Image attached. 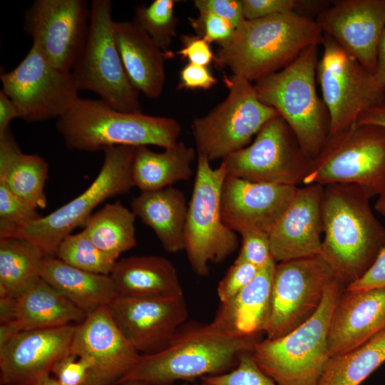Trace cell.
I'll list each match as a JSON object with an SVG mask.
<instances>
[{
    "instance_id": "obj_4",
    "label": "cell",
    "mask_w": 385,
    "mask_h": 385,
    "mask_svg": "<svg viewBox=\"0 0 385 385\" xmlns=\"http://www.w3.org/2000/svg\"><path fill=\"white\" fill-rule=\"evenodd\" d=\"M56 128L70 150L96 152L116 145H156L179 141L180 123L173 118L117 111L101 99L78 97L57 118Z\"/></svg>"
},
{
    "instance_id": "obj_9",
    "label": "cell",
    "mask_w": 385,
    "mask_h": 385,
    "mask_svg": "<svg viewBox=\"0 0 385 385\" xmlns=\"http://www.w3.org/2000/svg\"><path fill=\"white\" fill-rule=\"evenodd\" d=\"M227 176L221 162L213 168L197 154L196 174L185 228V251L195 274L206 277L210 263H220L239 247L237 232L224 223L220 209L223 183Z\"/></svg>"
},
{
    "instance_id": "obj_52",
    "label": "cell",
    "mask_w": 385,
    "mask_h": 385,
    "mask_svg": "<svg viewBox=\"0 0 385 385\" xmlns=\"http://www.w3.org/2000/svg\"><path fill=\"white\" fill-rule=\"evenodd\" d=\"M34 385H61L55 378L46 374L41 377Z\"/></svg>"
},
{
    "instance_id": "obj_18",
    "label": "cell",
    "mask_w": 385,
    "mask_h": 385,
    "mask_svg": "<svg viewBox=\"0 0 385 385\" xmlns=\"http://www.w3.org/2000/svg\"><path fill=\"white\" fill-rule=\"evenodd\" d=\"M71 353L92 362L86 385H118L140 354L120 332L108 306H103L76 326Z\"/></svg>"
},
{
    "instance_id": "obj_20",
    "label": "cell",
    "mask_w": 385,
    "mask_h": 385,
    "mask_svg": "<svg viewBox=\"0 0 385 385\" xmlns=\"http://www.w3.org/2000/svg\"><path fill=\"white\" fill-rule=\"evenodd\" d=\"M315 21L324 34L374 74L381 36L385 29V0H337Z\"/></svg>"
},
{
    "instance_id": "obj_53",
    "label": "cell",
    "mask_w": 385,
    "mask_h": 385,
    "mask_svg": "<svg viewBox=\"0 0 385 385\" xmlns=\"http://www.w3.org/2000/svg\"><path fill=\"white\" fill-rule=\"evenodd\" d=\"M118 385H150V384H145V383H143V382H138V381H128V382H125V383L120 384ZM185 385H186V384H185Z\"/></svg>"
},
{
    "instance_id": "obj_19",
    "label": "cell",
    "mask_w": 385,
    "mask_h": 385,
    "mask_svg": "<svg viewBox=\"0 0 385 385\" xmlns=\"http://www.w3.org/2000/svg\"><path fill=\"white\" fill-rule=\"evenodd\" d=\"M297 187L227 175L220 197L222 219L226 226L240 235L256 232L269 235Z\"/></svg>"
},
{
    "instance_id": "obj_45",
    "label": "cell",
    "mask_w": 385,
    "mask_h": 385,
    "mask_svg": "<svg viewBox=\"0 0 385 385\" xmlns=\"http://www.w3.org/2000/svg\"><path fill=\"white\" fill-rule=\"evenodd\" d=\"M181 49L175 54L188 60V63L208 66L215 61V55L212 51L210 43L197 35H182Z\"/></svg>"
},
{
    "instance_id": "obj_14",
    "label": "cell",
    "mask_w": 385,
    "mask_h": 385,
    "mask_svg": "<svg viewBox=\"0 0 385 385\" xmlns=\"http://www.w3.org/2000/svg\"><path fill=\"white\" fill-rule=\"evenodd\" d=\"M1 90L16 105L19 118L36 122L62 116L78 98L72 72L51 65L32 43L22 61L1 73Z\"/></svg>"
},
{
    "instance_id": "obj_16",
    "label": "cell",
    "mask_w": 385,
    "mask_h": 385,
    "mask_svg": "<svg viewBox=\"0 0 385 385\" xmlns=\"http://www.w3.org/2000/svg\"><path fill=\"white\" fill-rule=\"evenodd\" d=\"M90 14L84 0H36L25 13L24 29L51 65L71 72L86 41Z\"/></svg>"
},
{
    "instance_id": "obj_21",
    "label": "cell",
    "mask_w": 385,
    "mask_h": 385,
    "mask_svg": "<svg viewBox=\"0 0 385 385\" xmlns=\"http://www.w3.org/2000/svg\"><path fill=\"white\" fill-rule=\"evenodd\" d=\"M76 325L21 331L0 346L1 385H34L71 353Z\"/></svg>"
},
{
    "instance_id": "obj_7",
    "label": "cell",
    "mask_w": 385,
    "mask_h": 385,
    "mask_svg": "<svg viewBox=\"0 0 385 385\" xmlns=\"http://www.w3.org/2000/svg\"><path fill=\"white\" fill-rule=\"evenodd\" d=\"M354 185L371 199L385 191V128L355 123L328 137L302 185Z\"/></svg>"
},
{
    "instance_id": "obj_13",
    "label": "cell",
    "mask_w": 385,
    "mask_h": 385,
    "mask_svg": "<svg viewBox=\"0 0 385 385\" xmlns=\"http://www.w3.org/2000/svg\"><path fill=\"white\" fill-rule=\"evenodd\" d=\"M312 162L279 115L267 122L250 145L222 160L227 175L292 186L302 185Z\"/></svg>"
},
{
    "instance_id": "obj_41",
    "label": "cell",
    "mask_w": 385,
    "mask_h": 385,
    "mask_svg": "<svg viewBox=\"0 0 385 385\" xmlns=\"http://www.w3.org/2000/svg\"><path fill=\"white\" fill-rule=\"evenodd\" d=\"M196 35L208 43H217L219 46L228 41L235 29L227 21L207 11L199 12L197 18L188 19Z\"/></svg>"
},
{
    "instance_id": "obj_49",
    "label": "cell",
    "mask_w": 385,
    "mask_h": 385,
    "mask_svg": "<svg viewBox=\"0 0 385 385\" xmlns=\"http://www.w3.org/2000/svg\"><path fill=\"white\" fill-rule=\"evenodd\" d=\"M356 123L379 125L385 128V89L379 101L363 112Z\"/></svg>"
},
{
    "instance_id": "obj_35",
    "label": "cell",
    "mask_w": 385,
    "mask_h": 385,
    "mask_svg": "<svg viewBox=\"0 0 385 385\" xmlns=\"http://www.w3.org/2000/svg\"><path fill=\"white\" fill-rule=\"evenodd\" d=\"M175 0H154L148 6L135 9L133 20L165 53L167 58L173 53L170 51L173 37L176 36L178 19L175 14Z\"/></svg>"
},
{
    "instance_id": "obj_33",
    "label": "cell",
    "mask_w": 385,
    "mask_h": 385,
    "mask_svg": "<svg viewBox=\"0 0 385 385\" xmlns=\"http://www.w3.org/2000/svg\"><path fill=\"white\" fill-rule=\"evenodd\" d=\"M133 212L120 202L108 203L93 213L83 232L102 252L117 261L136 245Z\"/></svg>"
},
{
    "instance_id": "obj_12",
    "label": "cell",
    "mask_w": 385,
    "mask_h": 385,
    "mask_svg": "<svg viewBox=\"0 0 385 385\" xmlns=\"http://www.w3.org/2000/svg\"><path fill=\"white\" fill-rule=\"evenodd\" d=\"M317 81L330 118L329 135L356 123L359 115L376 104L384 90L373 74L332 38L324 34Z\"/></svg>"
},
{
    "instance_id": "obj_38",
    "label": "cell",
    "mask_w": 385,
    "mask_h": 385,
    "mask_svg": "<svg viewBox=\"0 0 385 385\" xmlns=\"http://www.w3.org/2000/svg\"><path fill=\"white\" fill-rule=\"evenodd\" d=\"M37 210L0 183V237H11L40 219L42 215Z\"/></svg>"
},
{
    "instance_id": "obj_31",
    "label": "cell",
    "mask_w": 385,
    "mask_h": 385,
    "mask_svg": "<svg viewBox=\"0 0 385 385\" xmlns=\"http://www.w3.org/2000/svg\"><path fill=\"white\" fill-rule=\"evenodd\" d=\"M195 156V149L180 141L161 153L146 145L135 147L131 167L133 186L140 192H150L188 180L193 175L191 164Z\"/></svg>"
},
{
    "instance_id": "obj_29",
    "label": "cell",
    "mask_w": 385,
    "mask_h": 385,
    "mask_svg": "<svg viewBox=\"0 0 385 385\" xmlns=\"http://www.w3.org/2000/svg\"><path fill=\"white\" fill-rule=\"evenodd\" d=\"M48 163L38 155L21 152L9 129L0 135V183L36 209L46 207Z\"/></svg>"
},
{
    "instance_id": "obj_25",
    "label": "cell",
    "mask_w": 385,
    "mask_h": 385,
    "mask_svg": "<svg viewBox=\"0 0 385 385\" xmlns=\"http://www.w3.org/2000/svg\"><path fill=\"white\" fill-rule=\"evenodd\" d=\"M110 277L117 297L163 298L183 295L176 268L163 257L122 258L116 261Z\"/></svg>"
},
{
    "instance_id": "obj_34",
    "label": "cell",
    "mask_w": 385,
    "mask_h": 385,
    "mask_svg": "<svg viewBox=\"0 0 385 385\" xmlns=\"http://www.w3.org/2000/svg\"><path fill=\"white\" fill-rule=\"evenodd\" d=\"M385 361V330L364 345L327 360L317 385H360Z\"/></svg>"
},
{
    "instance_id": "obj_40",
    "label": "cell",
    "mask_w": 385,
    "mask_h": 385,
    "mask_svg": "<svg viewBox=\"0 0 385 385\" xmlns=\"http://www.w3.org/2000/svg\"><path fill=\"white\" fill-rule=\"evenodd\" d=\"M91 368L89 359L69 353L53 364L51 373L61 385H86Z\"/></svg>"
},
{
    "instance_id": "obj_15",
    "label": "cell",
    "mask_w": 385,
    "mask_h": 385,
    "mask_svg": "<svg viewBox=\"0 0 385 385\" xmlns=\"http://www.w3.org/2000/svg\"><path fill=\"white\" fill-rule=\"evenodd\" d=\"M335 277L321 255L276 264L270 314L262 330L267 339L284 336L309 319Z\"/></svg>"
},
{
    "instance_id": "obj_11",
    "label": "cell",
    "mask_w": 385,
    "mask_h": 385,
    "mask_svg": "<svg viewBox=\"0 0 385 385\" xmlns=\"http://www.w3.org/2000/svg\"><path fill=\"white\" fill-rule=\"evenodd\" d=\"M224 82L229 91L226 98L191 123L197 154L210 161L222 160L246 147L267 122L279 115L259 99L248 80L232 75Z\"/></svg>"
},
{
    "instance_id": "obj_26",
    "label": "cell",
    "mask_w": 385,
    "mask_h": 385,
    "mask_svg": "<svg viewBox=\"0 0 385 385\" xmlns=\"http://www.w3.org/2000/svg\"><path fill=\"white\" fill-rule=\"evenodd\" d=\"M275 266L276 261L272 258L237 295L220 302L212 321L242 336L262 332L270 311Z\"/></svg>"
},
{
    "instance_id": "obj_43",
    "label": "cell",
    "mask_w": 385,
    "mask_h": 385,
    "mask_svg": "<svg viewBox=\"0 0 385 385\" xmlns=\"http://www.w3.org/2000/svg\"><path fill=\"white\" fill-rule=\"evenodd\" d=\"M242 245L235 262L251 264L259 269L272 259L269 235L245 232L240 235Z\"/></svg>"
},
{
    "instance_id": "obj_50",
    "label": "cell",
    "mask_w": 385,
    "mask_h": 385,
    "mask_svg": "<svg viewBox=\"0 0 385 385\" xmlns=\"http://www.w3.org/2000/svg\"><path fill=\"white\" fill-rule=\"evenodd\" d=\"M377 86L385 89V29L379 41L376 53V63L373 74Z\"/></svg>"
},
{
    "instance_id": "obj_1",
    "label": "cell",
    "mask_w": 385,
    "mask_h": 385,
    "mask_svg": "<svg viewBox=\"0 0 385 385\" xmlns=\"http://www.w3.org/2000/svg\"><path fill=\"white\" fill-rule=\"evenodd\" d=\"M259 341L257 334L239 335L214 321L183 324L165 349L141 354L118 385L128 381L171 385L178 380L223 374L237 364L242 354L252 352Z\"/></svg>"
},
{
    "instance_id": "obj_23",
    "label": "cell",
    "mask_w": 385,
    "mask_h": 385,
    "mask_svg": "<svg viewBox=\"0 0 385 385\" xmlns=\"http://www.w3.org/2000/svg\"><path fill=\"white\" fill-rule=\"evenodd\" d=\"M384 330L385 289L344 290L331 319L329 357L360 347Z\"/></svg>"
},
{
    "instance_id": "obj_28",
    "label": "cell",
    "mask_w": 385,
    "mask_h": 385,
    "mask_svg": "<svg viewBox=\"0 0 385 385\" xmlns=\"http://www.w3.org/2000/svg\"><path fill=\"white\" fill-rule=\"evenodd\" d=\"M86 317L61 293L41 279L24 294L13 299L12 318L9 322L19 332L81 323Z\"/></svg>"
},
{
    "instance_id": "obj_6",
    "label": "cell",
    "mask_w": 385,
    "mask_h": 385,
    "mask_svg": "<svg viewBox=\"0 0 385 385\" xmlns=\"http://www.w3.org/2000/svg\"><path fill=\"white\" fill-rule=\"evenodd\" d=\"M345 288L335 277L309 319L284 336L256 343L252 356L277 385L317 384L329 358L328 336L332 317Z\"/></svg>"
},
{
    "instance_id": "obj_24",
    "label": "cell",
    "mask_w": 385,
    "mask_h": 385,
    "mask_svg": "<svg viewBox=\"0 0 385 385\" xmlns=\"http://www.w3.org/2000/svg\"><path fill=\"white\" fill-rule=\"evenodd\" d=\"M113 30L115 44L131 84L145 96L158 98L165 81V53L133 21H115Z\"/></svg>"
},
{
    "instance_id": "obj_42",
    "label": "cell",
    "mask_w": 385,
    "mask_h": 385,
    "mask_svg": "<svg viewBox=\"0 0 385 385\" xmlns=\"http://www.w3.org/2000/svg\"><path fill=\"white\" fill-rule=\"evenodd\" d=\"M259 270L249 263L234 262L218 284L217 292L220 302H226L237 295L254 279Z\"/></svg>"
},
{
    "instance_id": "obj_3",
    "label": "cell",
    "mask_w": 385,
    "mask_h": 385,
    "mask_svg": "<svg viewBox=\"0 0 385 385\" xmlns=\"http://www.w3.org/2000/svg\"><path fill=\"white\" fill-rule=\"evenodd\" d=\"M324 33L315 19L295 14L245 20L219 46L215 63L249 81L289 65L307 47L321 45Z\"/></svg>"
},
{
    "instance_id": "obj_46",
    "label": "cell",
    "mask_w": 385,
    "mask_h": 385,
    "mask_svg": "<svg viewBox=\"0 0 385 385\" xmlns=\"http://www.w3.org/2000/svg\"><path fill=\"white\" fill-rule=\"evenodd\" d=\"M217 83V79L207 66L191 63H187L180 71L178 90H207Z\"/></svg>"
},
{
    "instance_id": "obj_51",
    "label": "cell",
    "mask_w": 385,
    "mask_h": 385,
    "mask_svg": "<svg viewBox=\"0 0 385 385\" xmlns=\"http://www.w3.org/2000/svg\"><path fill=\"white\" fill-rule=\"evenodd\" d=\"M374 208L378 213L385 217V191L377 197Z\"/></svg>"
},
{
    "instance_id": "obj_47",
    "label": "cell",
    "mask_w": 385,
    "mask_h": 385,
    "mask_svg": "<svg viewBox=\"0 0 385 385\" xmlns=\"http://www.w3.org/2000/svg\"><path fill=\"white\" fill-rule=\"evenodd\" d=\"M385 289V247L369 269L357 280L346 286L345 291L359 292Z\"/></svg>"
},
{
    "instance_id": "obj_36",
    "label": "cell",
    "mask_w": 385,
    "mask_h": 385,
    "mask_svg": "<svg viewBox=\"0 0 385 385\" xmlns=\"http://www.w3.org/2000/svg\"><path fill=\"white\" fill-rule=\"evenodd\" d=\"M54 256L73 267L106 275H110L116 262L98 249L83 230L67 235L58 245Z\"/></svg>"
},
{
    "instance_id": "obj_5",
    "label": "cell",
    "mask_w": 385,
    "mask_h": 385,
    "mask_svg": "<svg viewBox=\"0 0 385 385\" xmlns=\"http://www.w3.org/2000/svg\"><path fill=\"white\" fill-rule=\"evenodd\" d=\"M318 61V46H310L286 67L253 84L259 99L277 111L312 160L320 153L330 130L328 110L317 90Z\"/></svg>"
},
{
    "instance_id": "obj_2",
    "label": "cell",
    "mask_w": 385,
    "mask_h": 385,
    "mask_svg": "<svg viewBox=\"0 0 385 385\" xmlns=\"http://www.w3.org/2000/svg\"><path fill=\"white\" fill-rule=\"evenodd\" d=\"M369 200L354 185L324 186L321 214L324 238L320 255L346 286L359 279L385 247V227Z\"/></svg>"
},
{
    "instance_id": "obj_27",
    "label": "cell",
    "mask_w": 385,
    "mask_h": 385,
    "mask_svg": "<svg viewBox=\"0 0 385 385\" xmlns=\"http://www.w3.org/2000/svg\"><path fill=\"white\" fill-rule=\"evenodd\" d=\"M188 209L183 191L172 186L140 192L131 201L135 216L153 230L164 250L170 253L185 250Z\"/></svg>"
},
{
    "instance_id": "obj_32",
    "label": "cell",
    "mask_w": 385,
    "mask_h": 385,
    "mask_svg": "<svg viewBox=\"0 0 385 385\" xmlns=\"http://www.w3.org/2000/svg\"><path fill=\"white\" fill-rule=\"evenodd\" d=\"M45 257L25 239L0 237V297L17 298L38 282Z\"/></svg>"
},
{
    "instance_id": "obj_17",
    "label": "cell",
    "mask_w": 385,
    "mask_h": 385,
    "mask_svg": "<svg viewBox=\"0 0 385 385\" xmlns=\"http://www.w3.org/2000/svg\"><path fill=\"white\" fill-rule=\"evenodd\" d=\"M108 308L127 340L145 355L165 349L188 316L184 295L163 298L116 296Z\"/></svg>"
},
{
    "instance_id": "obj_10",
    "label": "cell",
    "mask_w": 385,
    "mask_h": 385,
    "mask_svg": "<svg viewBox=\"0 0 385 385\" xmlns=\"http://www.w3.org/2000/svg\"><path fill=\"white\" fill-rule=\"evenodd\" d=\"M110 0H93L85 46L72 73L78 90L90 91L113 108L142 113L139 92L124 69L114 38Z\"/></svg>"
},
{
    "instance_id": "obj_44",
    "label": "cell",
    "mask_w": 385,
    "mask_h": 385,
    "mask_svg": "<svg viewBox=\"0 0 385 385\" xmlns=\"http://www.w3.org/2000/svg\"><path fill=\"white\" fill-rule=\"evenodd\" d=\"M193 3L198 12L212 13L228 21L235 29L245 20L242 0H195Z\"/></svg>"
},
{
    "instance_id": "obj_22",
    "label": "cell",
    "mask_w": 385,
    "mask_h": 385,
    "mask_svg": "<svg viewBox=\"0 0 385 385\" xmlns=\"http://www.w3.org/2000/svg\"><path fill=\"white\" fill-rule=\"evenodd\" d=\"M324 186H298L288 206L270 232L276 262L320 255L323 232L321 202Z\"/></svg>"
},
{
    "instance_id": "obj_39",
    "label": "cell",
    "mask_w": 385,
    "mask_h": 385,
    "mask_svg": "<svg viewBox=\"0 0 385 385\" xmlns=\"http://www.w3.org/2000/svg\"><path fill=\"white\" fill-rule=\"evenodd\" d=\"M201 380L202 385H277L257 366L251 352L242 354L232 371L204 376Z\"/></svg>"
},
{
    "instance_id": "obj_37",
    "label": "cell",
    "mask_w": 385,
    "mask_h": 385,
    "mask_svg": "<svg viewBox=\"0 0 385 385\" xmlns=\"http://www.w3.org/2000/svg\"><path fill=\"white\" fill-rule=\"evenodd\" d=\"M327 2L318 0H242L245 20L282 14H295L313 19L312 14L317 17L330 4Z\"/></svg>"
},
{
    "instance_id": "obj_8",
    "label": "cell",
    "mask_w": 385,
    "mask_h": 385,
    "mask_svg": "<svg viewBox=\"0 0 385 385\" xmlns=\"http://www.w3.org/2000/svg\"><path fill=\"white\" fill-rule=\"evenodd\" d=\"M135 148L116 145L103 149V165L86 190L11 237L25 239L41 249L46 257H54L60 242L76 228L84 227L94 209L105 200L125 194L134 187L131 167Z\"/></svg>"
},
{
    "instance_id": "obj_48",
    "label": "cell",
    "mask_w": 385,
    "mask_h": 385,
    "mask_svg": "<svg viewBox=\"0 0 385 385\" xmlns=\"http://www.w3.org/2000/svg\"><path fill=\"white\" fill-rule=\"evenodd\" d=\"M19 118L18 109L12 100L1 89L0 91V135L10 129L12 120Z\"/></svg>"
},
{
    "instance_id": "obj_30",
    "label": "cell",
    "mask_w": 385,
    "mask_h": 385,
    "mask_svg": "<svg viewBox=\"0 0 385 385\" xmlns=\"http://www.w3.org/2000/svg\"><path fill=\"white\" fill-rule=\"evenodd\" d=\"M41 278L87 316L116 297L110 275L86 272L54 257H45Z\"/></svg>"
}]
</instances>
